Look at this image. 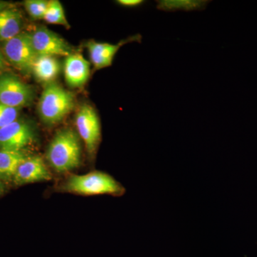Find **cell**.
<instances>
[{
  "label": "cell",
  "mask_w": 257,
  "mask_h": 257,
  "mask_svg": "<svg viewBox=\"0 0 257 257\" xmlns=\"http://www.w3.org/2000/svg\"><path fill=\"white\" fill-rule=\"evenodd\" d=\"M82 148L77 134L71 130L59 132L47 150L49 163L58 172L77 168L81 162Z\"/></svg>",
  "instance_id": "1"
},
{
  "label": "cell",
  "mask_w": 257,
  "mask_h": 257,
  "mask_svg": "<svg viewBox=\"0 0 257 257\" xmlns=\"http://www.w3.org/2000/svg\"><path fill=\"white\" fill-rule=\"evenodd\" d=\"M74 105L73 93L54 82L44 88L38 104L39 114L45 124H55L69 114Z\"/></svg>",
  "instance_id": "2"
},
{
  "label": "cell",
  "mask_w": 257,
  "mask_h": 257,
  "mask_svg": "<svg viewBox=\"0 0 257 257\" xmlns=\"http://www.w3.org/2000/svg\"><path fill=\"white\" fill-rule=\"evenodd\" d=\"M65 188L69 192L82 195L110 194L121 196L125 189L111 176L104 172H93L82 175H73L69 179Z\"/></svg>",
  "instance_id": "3"
},
{
  "label": "cell",
  "mask_w": 257,
  "mask_h": 257,
  "mask_svg": "<svg viewBox=\"0 0 257 257\" xmlns=\"http://www.w3.org/2000/svg\"><path fill=\"white\" fill-rule=\"evenodd\" d=\"M5 57L15 67L25 73L32 72L37 55L31 40V34L21 33L5 42Z\"/></svg>",
  "instance_id": "4"
},
{
  "label": "cell",
  "mask_w": 257,
  "mask_h": 257,
  "mask_svg": "<svg viewBox=\"0 0 257 257\" xmlns=\"http://www.w3.org/2000/svg\"><path fill=\"white\" fill-rule=\"evenodd\" d=\"M33 98V90L13 74L0 76V104L19 109L28 105Z\"/></svg>",
  "instance_id": "5"
},
{
  "label": "cell",
  "mask_w": 257,
  "mask_h": 257,
  "mask_svg": "<svg viewBox=\"0 0 257 257\" xmlns=\"http://www.w3.org/2000/svg\"><path fill=\"white\" fill-rule=\"evenodd\" d=\"M75 123L88 153L93 155L101 140L100 121L94 108L89 104L81 106L76 115Z\"/></svg>",
  "instance_id": "6"
},
{
  "label": "cell",
  "mask_w": 257,
  "mask_h": 257,
  "mask_svg": "<svg viewBox=\"0 0 257 257\" xmlns=\"http://www.w3.org/2000/svg\"><path fill=\"white\" fill-rule=\"evenodd\" d=\"M31 40L37 56L67 57L73 54L64 39L46 28H37L31 34Z\"/></svg>",
  "instance_id": "7"
},
{
  "label": "cell",
  "mask_w": 257,
  "mask_h": 257,
  "mask_svg": "<svg viewBox=\"0 0 257 257\" xmlns=\"http://www.w3.org/2000/svg\"><path fill=\"white\" fill-rule=\"evenodd\" d=\"M35 133L31 125L16 120L0 130V150L22 151L33 142Z\"/></svg>",
  "instance_id": "8"
},
{
  "label": "cell",
  "mask_w": 257,
  "mask_h": 257,
  "mask_svg": "<svg viewBox=\"0 0 257 257\" xmlns=\"http://www.w3.org/2000/svg\"><path fill=\"white\" fill-rule=\"evenodd\" d=\"M141 37L136 35L126 40L118 42L117 44L106 43L89 41L86 44L91 62L95 69H101L110 67L114 60L118 51L125 44L128 42L140 41Z\"/></svg>",
  "instance_id": "9"
},
{
  "label": "cell",
  "mask_w": 257,
  "mask_h": 257,
  "mask_svg": "<svg viewBox=\"0 0 257 257\" xmlns=\"http://www.w3.org/2000/svg\"><path fill=\"white\" fill-rule=\"evenodd\" d=\"M15 184L18 185L44 182L52 179L50 172L40 157H27L18 167L14 176Z\"/></svg>",
  "instance_id": "10"
},
{
  "label": "cell",
  "mask_w": 257,
  "mask_h": 257,
  "mask_svg": "<svg viewBox=\"0 0 257 257\" xmlns=\"http://www.w3.org/2000/svg\"><path fill=\"white\" fill-rule=\"evenodd\" d=\"M64 78L71 87H82L90 74V64L80 54H72L66 57L64 64Z\"/></svg>",
  "instance_id": "11"
},
{
  "label": "cell",
  "mask_w": 257,
  "mask_h": 257,
  "mask_svg": "<svg viewBox=\"0 0 257 257\" xmlns=\"http://www.w3.org/2000/svg\"><path fill=\"white\" fill-rule=\"evenodd\" d=\"M60 72V62L55 57L51 56H37L32 69L37 82L45 85L54 82Z\"/></svg>",
  "instance_id": "12"
},
{
  "label": "cell",
  "mask_w": 257,
  "mask_h": 257,
  "mask_svg": "<svg viewBox=\"0 0 257 257\" xmlns=\"http://www.w3.org/2000/svg\"><path fill=\"white\" fill-rule=\"evenodd\" d=\"M21 26V16L17 10H3L0 13V41L5 42L18 35Z\"/></svg>",
  "instance_id": "13"
},
{
  "label": "cell",
  "mask_w": 257,
  "mask_h": 257,
  "mask_svg": "<svg viewBox=\"0 0 257 257\" xmlns=\"http://www.w3.org/2000/svg\"><path fill=\"white\" fill-rule=\"evenodd\" d=\"M27 157L22 151L0 150V177L10 179L14 177L20 165Z\"/></svg>",
  "instance_id": "14"
},
{
  "label": "cell",
  "mask_w": 257,
  "mask_h": 257,
  "mask_svg": "<svg viewBox=\"0 0 257 257\" xmlns=\"http://www.w3.org/2000/svg\"><path fill=\"white\" fill-rule=\"evenodd\" d=\"M157 9L165 12L199 11L205 9L209 1L199 0H161L157 1Z\"/></svg>",
  "instance_id": "15"
},
{
  "label": "cell",
  "mask_w": 257,
  "mask_h": 257,
  "mask_svg": "<svg viewBox=\"0 0 257 257\" xmlns=\"http://www.w3.org/2000/svg\"><path fill=\"white\" fill-rule=\"evenodd\" d=\"M43 20L47 23L52 25H59L62 26L69 28V25L67 18L63 7L58 0H52L50 1L48 8Z\"/></svg>",
  "instance_id": "16"
},
{
  "label": "cell",
  "mask_w": 257,
  "mask_h": 257,
  "mask_svg": "<svg viewBox=\"0 0 257 257\" xmlns=\"http://www.w3.org/2000/svg\"><path fill=\"white\" fill-rule=\"evenodd\" d=\"M50 1L45 0H27L24 3L25 9L32 18L43 20L46 14Z\"/></svg>",
  "instance_id": "17"
},
{
  "label": "cell",
  "mask_w": 257,
  "mask_h": 257,
  "mask_svg": "<svg viewBox=\"0 0 257 257\" xmlns=\"http://www.w3.org/2000/svg\"><path fill=\"white\" fill-rule=\"evenodd\" d=\"M19 109L0 104V130L18 120Z\"/></svg>",
  "instance_id": "18"
},
{
  "label": "cell",
  "mask_w": 257,
  "mask_h": 257,
  "mask_svg": "<svg viewBox=\"0 0 257 257\" xmlns=\"http://www.w3.org/2000/svg\"><path fill=\"white\" fill-rule=\"evenodd\" d=\"M118 5L125 8H137L145 3L143 0H118L116 1Z\"/></svg>",
  "instance_id": "19"
},
{
  "label": "cell",
  "mask_w": 257,
  "mask_h": 257,
  "mask_svg": "<svg viewBox=\"0 0 257 257\" xmlns=\"http://www.w3.org/2000/svg\"><path fill=\"white\" fill-rule=\"evenodd\" d=\"M5 59L3 52L0 51V69L4 68L5 67Z\"/></svg>",
  "instance_id": "20"
},
{
  "label": "cell",
  "mask_w": 257,
  "mask_h": 257,
  "mask_svg": "<svg viewBox=\"0 0 257 257\" xmlns=\"http://www.w3.org/2000/svg\"><path fill=\"white\" fill-rule=\"evenodd\" d=\"M8 3H5V2H0V13L7 9L8 8Z\"/></svg>",
  "instance_id": "21"
},
{
  "label": "cell",
  "mask_w": 257,
  "mask_h": 257,
  "mask_svg": "<svg viewBox=\"0 0 257 257\" xmlns=\"http://www.w3.org/2000/svg\"><path fill=\"white\" fill-rule=\"evenodd\" d=\"M3 189H4V186H3V183L0 182V193L3 192Z\"/></svg>",
  "instance_id": "22"
}]
</instances>
